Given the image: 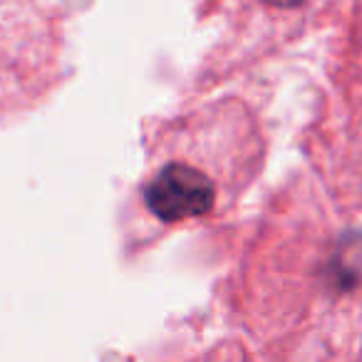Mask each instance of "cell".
I'll return each mask as SVG.
<instances>
[{"label":"cell","instance_id":"2","mask_svg":"<svg viewBox=\"0 0 362 362\" xmlns=\"http://www.w3.org/2000/svg\"><path fill=\"white\" fill-rule=\"evenodd\" d=\"M266 3L278 6V8H296V6H300V3H305V0H266Z\"/></svg>","mask_w":362,"mask_h":362},{"label":"cell","instance_id":"1","mask_svg":"<svg viewBox=\"0 0 362 362\" xmlns=\"http://www.w3.org/2000/svg\"><path fill=\"white\" fill-rule=\"evenodd\" d=\"M144 202L164 223L187 221L211 211L216 187L199 166L166 164L144 189Z\"/></svg>","mask_w":362,"mask_h":362}]
</instances>
